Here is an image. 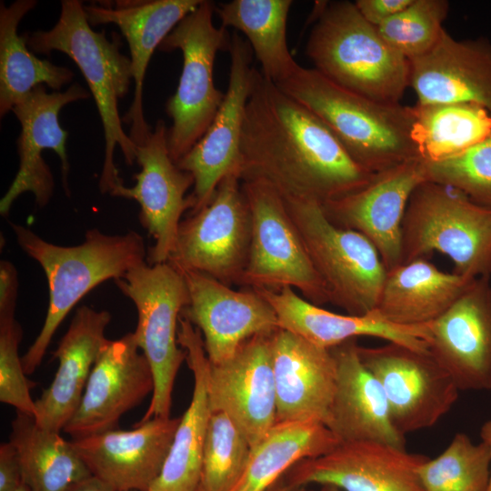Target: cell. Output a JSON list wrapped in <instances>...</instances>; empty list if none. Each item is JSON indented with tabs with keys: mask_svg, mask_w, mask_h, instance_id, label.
<instances>
[{
	"mask_svg": "<svg viewBox=\"0 0 491 491\" xmlns=\"http://www.w3.org/2000/svg\"><path fill=\"white\" fill-rule=\"evenodd\" d=\"M376 174L356 163L326 124L255 70L242 138V181L263 182L284 199L327 201L367 185Z\"/></svg>",
	"mask_w": 491,
	"mask_h": 491,
	"instance_id": "1",
	"label": "cell"
},
{
	"mask_svg": "<svg viewBox=\"0 0 491 491\" xmlns=\"http://www.w3.org/2000/svg\"><path fill=\"white\" fill-rule=\"evenodd\" d=\"M10 225L18 246L39 263L48 284L45 322L22 356L25 373L31 375L42 363L53 336L72 308L101 283L119 279L145 262V246L142 235L135 231L107 235L89 229L83 243L64 246L44 240L23 225Z\"/></svg>",
	"mask_w": 491,
	"mask_h": 491,
	"instance_id": "2",
	"label": "cell"
},
{
	"mask_svg": "<svg viewBox=\"0 0 491 491\" xmlns=\"http://www.w3.org/2000/svg\"><path fill=\"white\" fill-rule=\"evenodd\" d=\"M33 53L59 51L78 66L95 102L103 125L105 159L99 179L102 194L111 195L124 185L114 162L118 145L127 165L136 161V145L124 131L118 100L125 96L133 79L131 60L120 52L121 43L108 39L105 31H95L79 0H63L55 25L49 30L22 34Z\"/></svg>",
	"mask_w": 491,
	"mask_h": 491,
	"instance_id": "3",
	"label": "cell"
},
{
	"mask_svg": "<svg viewBox=\"0 0 491 491\" xmlns=\"http://www.w3.org/2000/svg\"><path fill=\"white\" fill-rule=\"evenodd\" d=\"M276 85L317 115L368 172L377 174L420 157L411 137L412 106L370 99L301 65Z\"/></svg>",
	"mask_w": 491,
	"mask_h": 491,
	"instance_id": "4",
	"label": "cell"
},
{
	"mask_svg": "<svg viewBox=\"0 0 491 491\" xmlns=\"http://www.w3.org/2000/svg\"><path fill=\"white\" fill-rule=\"evenodd\" d=\"M306 53L315 69L370 99L400 104L409 86L408 60L388 45L350 1L319 2Z\"/></svg>",
	"mask_w": 491,
	"mask_h": 491,
	"instance_id": "5",
	"label": "cell"
},
{
	"mask_svg": "<svg viewBox=\"0 0 491 491\" xmlns=\"http://www.w3.org/2000/svg\"><path fill=\"white\" fill-rule=\"evenodd\" d=\"M402 232V264L438 252L452 260L457 275H490L491 208L453 187L420 184L409 199Z\"/></svg>",
	"mask_w": 491,
	"mask_h": 491,
	"instance_id": "6",
	"label": "cell"
},
{
	"mask_svg": "<svg viewBox=\"0 0 491 491\" xmlns=\"http://www.w3.org/2000/svg\"><path fill=\"white\" fill-rule=\"evenodd\" d=\"M284 200L328 302L347 315L374 311L387 271L373 243L359 232L334 225L317 202Z\"/></svg>",
	"mask_w": 491,
	"mask_h": 491,
	"instance_id": "7",
	"label": "cell"
},
{
	"mask_svg": "<svg viewBox=\"0 0 491 491\" xmlns=\"http://www.w3.org/2000/svg\"><path fill=\"white\" fill-rule=\"evenodd\" d=\"M137 310L135 342L152 369L154 391L144 416L170 417L175 376L185 353L177 341L181 311L189 302L184 275L169 263L143 264L115 280Z\"/></svg>",
	"mask_w": 491,
	"mask_h": 491,
	"instance_id": "8",
	"label": "cell"
},
{
	"mask_svg": "<svg viewBox=\"0 0 491 491\" xmlns=\"http://www.w3.org/2000/svg\"><path fill=\"white\" fill-rule=\"evenodd\" d=\"M214 2L203 0L169 33L158 47L183 54V68L175 93L165 111L172 119L168 128V149L178 162L204 135L225 96L214 83L216 54L229 50L231 37L226 28L215 27Z\"/></svg>",
	"mask_w": 491,
	"mask_h": 491,
	"instance_id": "9",
	"label": "cell"
},
{
	"mask_svg": "<svg viewBox=\"0 0 491 491\" xmlns=\"http://www.w3.org/2000/svg\"><path fill=\"white\" fill-rule=\"evenodd\" d=\"M251 214L249 256L241 286L248 288L297 289L321 306L327 304L325 285L315 269L282 195L259 181H242Z\"/></svg>",
	"mask_w": 491,
	"mask_h": 491,
	"instance_id": "10",
	"label": "cell"
},
{
	"mask_svg": "<svg viewBox=\"0 0 491 491\" xmlns=\"http://www.w3.org/2000/svg\"><path fill=\"white\" fill-rule=\"evenodd\" d=\"M251 214L238 174L226 175L212 199L181 221L167 263L179 271L205 274L241 285L251 242Z\"/></svg>",
	"mask_w": 491,
	"mask_h": 491,
	"instance_id": "11",
	"label": "cell"
},
{
	"mask_svg": "<svg viewBox=\"0 0 491 491\" xmlns=\"http://www.w3.org/2000/svg\"><path fill=\"white\" fill-rule=\"evenodd\" d=\"M357 352L381 385L391 421L403 436L436 425L458 398L460 390L428 349L387 342L357 345Z\"/></svg>",
	"mask_w": 491,
	"mask_h": 491,
	"instance_id": "12",
	"label": "cell"
},
{
	"mask_svg": "<svg viewBox=\"0 0 491 491\" xmlns=\"http://www.w3.org/2000/svg\"><path fill=\"white\" fill-rule=\"evenodd\" d=\"M247 41L233 34L229 46L230 72L223 102L199 141L175 164L194 178L189 195L194 214L212 199L220 182L230 174L240 175L241 138L246 103L256 68ZM241 177V176H240Z\"/></svg>",
	"mask_w": 491,
	"mask_h": 491,
	"instance_id": "13",
	"label": "cell"
},
{
	"mask_svg": "<svg viewBox=\"0 0 491 491\" xmlns=\"http://www.w3.org/2000/svg\"><path fill=\"white\" fill-rule=\"evenodd\" d=\"M428 458L377 441L340 442L295 464L284 484L293 490L316 484L342 491H424L418 473Z\"/></svg>",
	"mask_w": 491,
	"mask_h": 491,
	"instance_id": "14",
	"label": "cell"
},
{
	"mask_svg": "<svg viewBox=\"0 0 491 491\" xmlns=\"http://www.w3.org/2000/svg\"><path fill=\"white\" fill-rule=\"evenodd\" d=\"M90 94L79 84L71 85L65 91L47 92L45 85L35 87L13 107L12 111L21 125L16 141L19 156L17 173L0 200V214L6 216L15 199L24 193H32L39 207L45 206L53 194L55 181L52 172L42 156L51 149L61 162L62 178L69 195V162L65 143L67 132L58 121L59 112L66 105L87 99Z\"/></svg>",
	"mask_w": 491,
	"mask_h": 491,
	"instance_id": "15",
	"label": "cell"
},
{
	"mask_svg": "<svg viewBox=\"0 0 491 491\" xmlns=\"http://www.w3.org/2000/svg\"><path fill=\"white\" fill-rule=\"evenodd\" d=\"M426 181L421 157L377 173L364 187L322 205L334 225L364 235L390 271L402 264L403 221L415 189Z\"/></svg>",
	"mask_w": 491,
	"mask_h": 491,
	"instance_id": "16",
	"label": "cell"
},
{
	"mask_svg": "<svg viewBox=\"0 0 491 491\" xmlns=\"http://www.w3.org/2000/svg\"><path fill=\"white\" fill-rule=\"evenodd\" d=\"M136 162L141 167L134 175L132 187L124 185L111 195L135 200L140 205L141 225L153 237L149 248V265L166 263L173 253L180 219L194 203L185 195L194 178L173 161L168 149V128L158 120L146 141L136 146Z\"/></svg>",
	"mask_w": 491,
	"mask_h": 491,
	"instance_id": "17",
	"label": "cell"
},
{
	"mask_svg": "<svg viewBox=\"0 0 491 491\" xmlns=\"http://www.w3.org/2000/svg\"><path fill=\"white\" fill-rule=\"evenodd\" d=\"M180 272L189 294L180 316L202 334L211 365L230 359L249 338L279 328L275 310L256 289L237 291L205 274Z\"/></svg>",
	"mask_w": 491,
	"mask_h": 491,
	"instance_id": "18",
	"label": "cell"
},
{
	"mask_svg": "<svg viewBox=\"0 0 491 491\" xmlns=\"http://www.w3.org/2000/svg\"><path fill=\"white\" fill-rule=\"evenodd\" d=\"M272 334L249 338L230 359L218 365L210 364L208 373L211 413L228 416L251 447L276 424Z\"/></svg>",
	"mask_w": 491,
	"mask_h": 491,
	"instance_id": "19",
	"label": "cell"
},
{
	"mask_svg": "<svg viewBox=\"0 0 491 491\" xmlns=\"http://www.w3.org/2000/svg\"><path fill=\"white\" fill-rule=\"evenodd\" d=\"M139 350L133 333L105 342L64 432L80 438L115 429L125 413L153 394L152 369Z\"/></svg>",
	"mask_w": 491,
	"mask_h": 491,
	"instance_id": "20",
	"label": "cell"
},
{
	"mask_svg": "<svg viewBox=\"0 0 491 491\" xmlns=\"http://www.w3.org/2000/svg\"><path fill=\"white\" fill-rule=\"evenodd\" d=\"M490 277L475 278L455 304L429 324L428 350L460 391L491 389Z\"/></svg>",
	"mask_w": 491,
	"mask_h": 491,
	"instance_id": "21",
	"label": "cell"
},
{
	"mask_svg": "<svg viewBox=\"0 0 491 491\" xmlns=\"http://www.w3.org/2000/svg\"><path fill=\"white\" fill-rule=\"evenodd\" d=\"M180 417H153L71 443L92 476L115 491H148L169 453Z\"/></svg>",
	"mask_w": 491,
	"mask_h": 491,
	"instance_id": "22",
	"label": "cell"
},
{
	"mask_svg": "<svg viewBox=\"0 0 491 491\" xmlns=\"http://www.w3.org/2000/svg\"><path fill=\"white\" fill-rule=\"evenodd\" d=\"M202 1L117 0L84 5L90 25H115L127 41L135 93L123 122L131 125L129 136L136 146L144 144L152 131L144 115L143 88L154 51Z\"/></svg>",
	"mask_w": 491,
	"mask_h": 491,
	"instance_id": "23",
	"label": "cell"
},
{
	"mask_svg": "<svg viewBox=\"0 0 491 491\" xmlns=\"http://www.w3.org/2000/svg\"><path fill=\"white\" fill-rule=\"evenodd\" d=\"M416 104L467 103L491 115V41L457 40L443 30L426 54L408 59Z\"/></svg>",
	"mask_w": 491,
	"mask_h": 491,
	"instance_id": "24",
	"label": "cell"
},
{
	"mask_svg": "<svg viewBox=\"0 0 491 491\" xmlns=\"http://www.w3.org/2000/svg\"><path fill=\"white\" fill-rule=\"evenodd\" d=\"M276 423L316 421L326 426L336 383L330 349L282 328L272 334Z\"/></svg>",
	"mask_w": 491,
	"mask_h": 491,
	"instance_id": "25",
	"label": "cell"
},
{
	"mask_svg": "<svg viewBox=\"0 0 491 491\" xmlns=\"http://www.w3.org/2000/svg\"><path fill=\"white\" fill-rule=\"evenodd\" d=\"M356 338L330 348L336 363V383L326 426L339 442L377 441L405 447L395 428L383 388L364 366Z\"/></svg>",
	"mask_w": 491,
	"mask_h": 491,
	"instance_id": "26",
	"label": "cell"
},
{
	"mask_svg": "<svg viewBox=\"0 0 491 491\" xmlns=\"http://www.w3.org/2000/svg\"><path fill=\"white\" fill-rule=\"evenodd\" d=\"M275 310L279 328L330 349L357 336H373L418 350L428 349L429 324L406 326L381 318L375 311L364 316L328 311L299 296L293 288H254Z\"/></svg>",
	"mask_w": 491,
	"mask_h": 491,
	"instance_id": "27",
	"label": "cell"
},
{
	"mask_svg": "<svg viewBox=\"0 0 491 491\" xmlns=\"http://www.w3.org/2000/svg\"><path fill=\"white\" fill-rule=\"evenodd\" d=\"M106 310L78 307L53 356L58 367L50 386L35 400L36 423L61 432L77 409L96 358L108 340Z\"/></svg>",
	"mask_w": 491,
	"mask_h": 491,
	"instance_id": "28",
	"label": "cell"
},
{
	"mask_svg": "<svg viewBox=\"0 0 491 491\" xmlns=\"http://www.w3.org/2000/svg\"><path fill=\"white\" fill-rule=\"evenodd\" d=\"M177 341L194 376L187 409L175 430L169 453L157 478L148 491H196L211 410L208 401L207 358L200 331L180 316Z\"/></svg>",
	"mask_w": 491,
	"mask_h": 491,
	"instance_id": "29",
	"label": "cell"
},
{
	"mask_svg": "<svg viewBox=\"0 0 491 491\" xmlns=\"http://www.w3.org/2000/svg\"><path fill=\"white\" fill-rule=\"evenodd\" d=\"M474 279L441 271L425 258L404 263L387 271L374 311L393 324L428 325L443 316Z\"/></svg>",
	"mask_w": 491,
	"mask_h": 491,
	"instance_id": "30",
	"label": "cell"
},
{
	"mask_svg": "<svg viewBox=\"0 0 491 491\" xmlns=\"http://www.w3.org/2000/svg\"><path fill=\"white\" fill-rule=\"evenodd\" d=\"M9 442L30 491H67L91 475L71 441L40 426L33 416L16 411Z\"/></svg>",
	"mask_w": 491,
	"mask_h": 491,
	"instance_id": "31",
	"label": "cell"
},
{
	"mask_svg": "<svg viewBox=\"0 0 491 491\" xmlns=\"http://www.w3.org/2000/svg\"><path fill=\"white\" fill-rule=\"evenodd\" d=\"M35 0H16L9 6L0 4V115L38 85L54 91L69 84L74 73L67 67L40 59L29 49L18 25L35 8Z\"/></svg>",
	"mask_w": 491,
	"mask_h": 491,
	"instance_id": "32",
	"label": "cell"
},
{
	"mask_svg": "<svg viewBox=\"0 0 491 491\" xmlns=\"http://www.w3.org/2000/svg\"><path fill=\"white\" fill-rule=\"evenodd\" d=\"M292 0H232L215 13L225 28L242 32L261 65L262 74L278 85L300 67L287 45L286 27Z\"/></svg>",
	"mask_w": 491,
	"mask_h": 491,
	"instance_id": "33",
	"label": "cell"
},
{
	"mask_svg": "<svg viewBox=\"0 0 491 491\" xmlns=\"http://www.w3.org/2000/svg\"><path fill=\"white\" fill-rule=\"evenodd\" d=\"M339 443L320 422L276 423L252 447L244 474L233 491H267L295 464L325 455Z\"/></svg>",
	"mask_w": 491,
	"mask_h": 491,
	"instance_id": "34",
	"label": "cell"
},
{
	"mask_svg": "<svg viewBox=\"0 0 491 491\" xmlns=\"http://www.w3.org/2000/svg\"><path fill=\"white\" fill-rule=\"evenodd\" d=\"M412 111L411 137L425 161L459 155L491 134V115L475 104H416Z\"/></svg>",
	"mask_w": 491,
	"mask_h": 491,
	"instance_id": "35",
	"label": "cell"
},
{
	"mask_svg": "<svg viewBox=\"0 0 491 491\" xmlns=\"http://www.w3.org/2000/svg\"><path fill=\"white\" fill-rule=\"evenodd\" d=\"M18 274L15 266L0 262V401L16 411L35 416V403L30 395L34 383L26 378L19 345L23 330L15 318L18 297Z\"/></svg>",
	"mask_w": 491,
	"mask_h": 491,
	"instance_id": "36",
	"label": "cell"
},
{
	"mask_svg": "<svg viewBox=\"0 0 491 491\" xmlns=\"http://www.w3.org/2000/svg\"><path fill=\"white\" fill-rule=\"evenodd\" d=\"M424 491H488L491 451L486 444H475L467 435L457 433L436 458H428L419 469Z\"/></svg>",
	"mask_w": 491,
	"mask_h": 491,
	"instance_id": "37",
	"label": "cell"
},
{
	"mask_svg": "<svg viewBox=\"0 0 491 491\" xmlns=\"http://www.w3.org/2000/svg\"><path fill=\"white\" fill-rule=\"evenodd\" d=\"M251 450L247 438L228 416L211 413L196 491H233Z\"/></svg>",
	"mask_w": 491,
	"mask_h": 491,
	"instance_id": "38",
	"label": "cell"
},
{
	"mask_svg": "<svg viewBox=\"0 0 491 491\" xmlns=\"http://www.w3.org/2000/svg\"><path fill=\"white\" fill-rule=\"evenodd\" d=\"M446 0H413L376 29L394 50L407 60L426 54L438 41L447 16Z\"/></svg>",
	"mask_w": 491,
	"mask_h": 491,
	"instance_id": "39",
	"label": "cell"
},
{
	"mask_svg": "<svg viewBox=\"0 0 491 491\" xmlns=\"http://www.w3.org/2000/svg\"><path fill=\"white\" fill-rule=\"evenodd\" d=\"M425 165L426 181L453 187L491 208V134L459 155Z\"/></svg>",
	"mask_w": 491,
	"mask_h": 491,
	"instance_id": "40",
	"label": "cell"
},
{
	"mask_svg": "<svg viewBox=\"0 0 491 491\" xmlns=\"http://www.w3.org/2000/svg\"><path fill=\"white\" fill-rule=\"evenodd\" d=\"M412 2L413 0H356L355 4L367 22L378 26Z\"/></svg>",
	"mask_w": 491,
	"mask_h": 491,
	"instance_id": "41",
	"label": "cell"
},
{
	"mask_svg": "<svg viewBox=\"0 0 491 491\" xmlns=\"http://www.w3.org/2000/svg\"><path fill=\"white\" fill-rule=\"evenodd\" d=\"M22 469L14 446L8 441L0 446V491H16L24 485Z\"/></svg>",
	"mask_w": 491,
	"mask_h": 491,
	"instance_id": "42",
	"label": "cell"
},
{
	"mask_svg": "<svg viewBox=\"0 0 491 491\" xmlns=\"http://www.w3.org/2000/svg\"><path fill=\"white\" fill-rule=\"evenodd\" d=\"M67 491H115L109 485L102 481L101 479L90 476L74 486H72Z\"/></svg>",
	"mask_w": 491,
	"mask_h": 491,
	"instance_id": "43",
	"label": "cell"
},
{
	"mask_svg": "<svg viewBox=\"0 0 491 491\" xmlns=\"http://www.w3.org/2000/svg\"><path fill=\"white\" fill-rule=\"evenodd\" d=\"M480 437L481 441L486 444L491 451V420L485 422L481 426ZM488 491H491V478Z\"/></svg>",
	"mask_w": 491,
	"mask_h": 491,
	"instance_id": "44",
	"label": "cell"
},
{
	"mask_svg": "<svg viewBox=\"0 0 491 491\" xmlns=\"http://www.w3.org/2000/svg\"><path fill=\"white\" fill-rule=\"evenodd\" d=\"M324 487H325L324 489L325 491H342L336 487H332V486H324ZM267 491H294V490L291 489L286 485H285L284 483L283 484L276 483Z\"/></svg>",
	"mask_w": 491,
	"mask_h": 491,
	"instance_id": "45",
	"label": "cell"
},
{
	"mask_svg": "<svg viewBox=\"0 0 491 491\" xmlns=\"http://www.w3.org/2000/svg\"><path fill=\"white\" fill-rule=\"evenodd\" d=\"M16 491H30V489L25 484H24Z\"/></svg>",
	"mask_w": 491,
	"mask_h": 491,
	"instance_id": "46",
	"label": "cell"
},
{
	"mask_svg": "<svg viewBox=\"0 0 491 491\" xmlns=\"http://www.w3.org/2000/svg\"><path fill=\"white\" fill-rule=\"evenodd\" d=\"M490 275H491V271H490Z\"/></svg>",
	"mask_w": 491,
	"mask_h": 491,
	"instance_id": "47",
	"label": "cell"
}]
</instances>
